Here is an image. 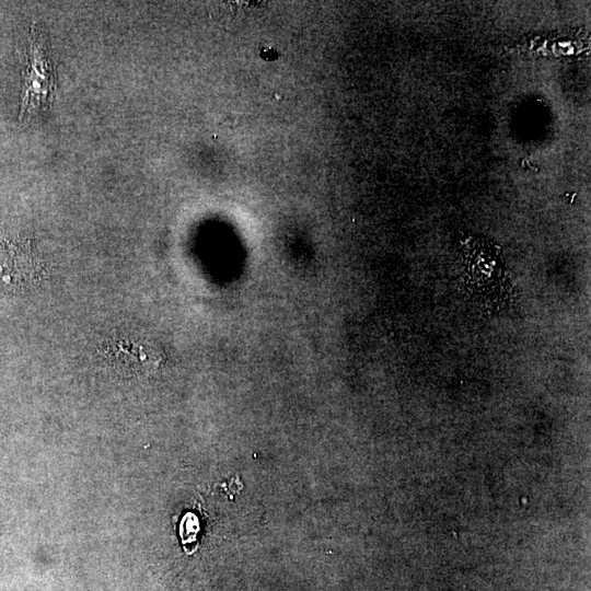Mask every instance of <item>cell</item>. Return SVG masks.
Returning <instances> with one entry per match:
<instances>
[{"instance_id":"1","label":"cell","mask_w":591,"mask_h":591,"mask_svg":"<svg viewBox=\"0 0 591 591\" xmlns=\"http://www.w3.org/2000/svg\"><path fill=\"white\" fill-rule=\"evenodd\" d=\"M55 67L42 35L32 27L28 40L20 105V120L39 114L49 106L55 92Z\"/></svg>"}]
</instances>
